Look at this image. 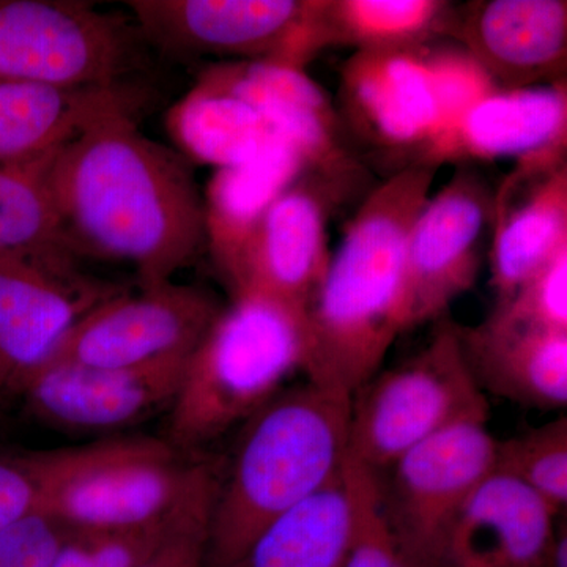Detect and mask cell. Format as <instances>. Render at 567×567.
Instances as JSON below:
<instances>
[{"instance_id": "1", "label": "cell", "mask_w": 567, "mask_h": 567, "mask_svg": "<svg viewBox=\"0 0 567 567\" xmlns=\"http://www.w3.org/2000/svg\"><path fill=\"white\" fill-rule=\"evenodd\" d=\"M47 181L74 257L173 281L207 249L204 197L181 153L151 140L134 112L104 115L52 156Z\"/></svg>"}, {"instance_id": "2", "label": "cell", "mask_w": 567, "mask_h": 567, "mask_svg": "<svg viewBox=\"0 0 567 567\" xmlns=\"http://www.w3.org/2000/svg\"><path fill=\"white\" fill-rule=\"evenodd\" d=\"M436 171L399 167L364 194L306 309L309 382L352 394L406 330L404 254Z\"/></svg>"}, {"instance_id": "3", "label": "cell", "mask_w": 567, "mask_h": 567, "mask_svg": "<svg viewBox=\"0 0 567 567\" xmlns=\"http://www.w3.org/2000/svg\"><path fill=\"white\" fill-rule=\"evenodd\" d=\"M352 394L306 380L284 388L244 425L224 464L205 567H230L254 537L342 472Z\"/></svg>"}, {"instance_id": "4", "label": "cell", "mask_w": 567, "mask_h": 567, "mask_svg": "<svg viewBox=\"0 0 567 567\" xmlns=\"http://www.w3.org/2000/svg\"><path fill=\"white\" fill-rule=\"evenodd\" d=\"M303 312L256 297H230L189 354L169 409L167 440L193 453L245 424L295 372H305Z\"/></svg>"}, {"instance_id": "5", "label": "cell", "mask_w": 567, "mask_h": 567, "mask_svg": "<svg viewBox=\"0 0 567 567\" xmlns=\"http://www.w3.org/2000/svg\"><path fill=\"white\" fill-rule=\"evenodd\" d=\"M39 513L74 532H126L173 516L203 461L185 462L166 440L122 439L28 451Z\"/></svg>"}, {"instance_id": "6", "label": "cell", "mask_w": 567, "mask_h": 567, "mask_svg": "<svg viewBox=\"0 0 567 567\" xmlns=\"http://www.w3.org/2000/svg\"><path fill=\"white\" fill-rule=\"evenodd\" d=\"M439 322L423 349L354 391L347 457L357 464L382 473L447 427L488 421L486 394L466 364L458 323Z\"/></svg>"}, {"instance_id": "7", "label": "cell", "mask_w": 567, "mask_h": 567, "mask_svg": "<svg viewBox=\"0 0 567 567\" xmlns=\"http://www.w3.org/2000/svg\"><path fill=\"white\" fill-rule=\"evenodd\" d=\"M368 181V169L354 155L306 167L265 208L218 271L230 297L256 295L306 315L330 264L331 219L369 192Z\"/></svg>"}, {"instance_id": "8", "label": "cell", "mask_w": 567, "mask_h": 567, "mask_svg": "<svg viewBox=\"0 0 567 567\" xmlns=\"http://www.w3.org/2000/svg\"><path fill=\"white\" fill-rule=\"evenodd\" d=\"M136 28L78 0H0V82L128 81Z\"/></svg>"}, {"instance_id": "9", "label": "cell", "mask_w": 567, "mask_h": 567, "mask_svg": "<svg viewBox=\"0 0 567 567\" xmlns=\"http://www.w3.org/2000/svg\"><path fill=\"white\" fill-rule=\"evenodd\" d=\"M141 39L178 58L218 55L306 70L317 0H132Z\"/></svg>"}, {"instance_id": "10", "label": "cell", "mask_w": 567, "mask_h": 567, "mask_svg": "<svg viewBox=\"0 0 567 567\" xmlns=\"http://www.w3.org/2000/svg\"><path fill=\"white\" fill-rule=\"evenodd\" d=\"M494 197L476 166H457L417 212L404 254L406 330L445 319L476 286L491 245Z\"/></svg>"}, {"instance_id": "11", "label": "cell", "mask_w": 567, "mask_h": 567, "mask_svg": "<svg viewBox=\"0 0 567 567\" xmlns=\"http://www.w3.org/2000/svg\"><path fill=\"white\" fill-rule=\"evenodd\" d=\"M487 421H465L406 451L377 473L391 525L421 567H435L462 507L495 472Z\"/></svg>"}, {"instance_id": "12", "label": "cell", "mask_w": 567, "mask_h": 567, "mask_svg": "<svg viewBox=\"0 0 567 567\" xmlns=\"http://www.w3.org/2000/svg\"><path fill=\"white\" fill-rule=\"evenodd\" d=\"M223 306L208 290L174 279L136 293L123 289L74 324L51 363L126 368L189 357Z\"/></svg>"}, {"instance_id": "13", "label": "cell", "mask_w": 567, "mask_h": 567, "mask_svg": "<svg viewBox=\"0 0 567 567\" xmlns=\"http://www.w3.org/2000/svg\"><path fill=\"white\" fill-rule=\"evenodd\" d=\"M121 290L76 264L0 257V393L22 395L74 324Z\"/></svg>"}, {"instance_id": "14", "label": "cell", "mask_w": 567, "mask_h": 567, "mask_svg": "<svg viewBox=\"0 0 567 567\" xmlns=\"http://www.w3.org/2000/svg\"><path fill=\"white\" fill-rule=\"evenodd\" d=\"M189 357L106 368L52 361L21 398L37 420L74 432L118 431L169 412Z\"/></svg>"}, {"instance_id": "15", "label": "cell", "mask_w": 567, "mask_h": 567, "mask_svg": "<svg viewBox=\"0 0 567 567\" xmlns=\"http://www.w3.org/2000/svg\"><path fill=\"white\" fill-rule=\"evenodd\" d=\"M342 128L406 164L445 125L423 48L410 52H353L339 71Z\"/></svg>"}, {"instance_id": "16", "label": "cell", "mask_w": 567, "mask_h": 567, "mask_svg": "<svg viewBox=\"0 0 567 567\" xmlns=\"http://www.w3.org/2000/svg\"><path fill=\"white\" fill-rule=\"evenodd\" d=\"M567 153V82L495 89L462 112L410 164L439 171Z\"/></svg>"}, {"instance_id": "17", "label": "cell", "mask_w": 567, "mask_h": 567, "mask_svg": "<svg viewBox=\"0 0 567 567\" xmlns=\"http://www.w3.org/2000/svg\"><path fill=\"white\" fill-rule=\"evenodd\" d=\"M450 40L496 89L566 81V0H475L456 6Z\"/></svg>"}, {"instance_id": "18", "label": "cell", "mask_w": 567, "mask_h": 567, "mask_svg": "<svg viewBox=\"0 0 567 567\" xmlns=\"http://www.w3.org/2000/svg\"><path fill=\"white\" fill-rule=\"evenodd\" d=\"M567 246V153L514 164L495 188L488 265L496 303Z\"/></svg>"}, {"instance_id": "19", "label": "cell", "mask_w": 567, "mask_h": 567, "mask_svg": "<svg viewBox=\"0 0 567 567\" xmlns=\"http://www.w3.org/2000/svg\"><path fill=\"white\" fill-rule=\"evenodd\" d=\"M144 92L130 81L65 85L0 82V166L50 162L85 128L114 112H140Z\"/></svg>"}, {"instance_id": "20", "label": "cell", "mask_w": 567, "mask_h": 567, "mask_svg": "<svg viewBox=\"0 0 567 567\" xmlns=\"http://www.w3.org/2000/svg\"><path fill=\"white\" fill-rule=\"evenodd\" d=\"M559 513L502 472L476 488L435 567H546Z\"/></svg>"}, {"instance_id": "21", "label": "cell", "mask_w": 567, "mask_h": 567, "mask_svg": "<svg viewBox=\"0 0 567 567\" xmlns=\"http://www.w3.org/2000/svg\"><path fill=\"white\" fill-rule=\"evenodd\" d=\"M244 100L259 112L276 136L292 144L309 166L352 156L338 110L303 69L271 62L226 61L197 78Z\"/></svg>"}, {"instance_id": "22", "label": "cell", "mask_w": 567, "mask_h": 567, "mask_svg": "<svg viewBox=\"0 0 567 567\" xmlns=\"http://www.w3.org/2000/svg\"><path fill=\"white\" fill-rule=\"evenodd\" d=\"M466 364L481 390L539 410L567 404V333L511 327L487 317L457 324Z\"/></svg>"}, {"instance_id": "23", "label": "cell", "mask_w": 567, "mask_h": 567, "mask_svg": "<svg viewBox=\"0 0 567 567\" xmlns=\"http://www.w3.org/2000/svg\"><path fill=\"white\" fill-rule=\"evenodd\" d=\"M456 6L446 0H317V50L417 51L450 40Z\"/></svg>"}, {"instance_id": "24", "label": "cell", "mask_w": 567, "mask_h": 567, "mask_svg": "<svg viewBox=\"0 0 567 567\" xmlns=\"http://www.w3.org/2000/svg\"><path fill=\"white\" fill-rule=\"evenodd\" d=\"M308 166L292 144L275 140L248 162L216 169L204 196L207 251L216 270L233 259L265 208Z\"/></svg>"}, {"instance_id": "25", "label": "cell", "mask_w": 567, "mask_h": 567, "mask_svg": "<svg viewBox=\"0 0 567 567\" xmlns=\"http://www.w3.org/2000/svg\"><path fill=\"white\" fill-rule=\"evenodd\" d=\"M350 527L349 491L341 472L264 528L230 567H344Z\"/></svg>"}, {"instance_id": "26", "label": "cell", "mask_w": 567, "mask_h": 567, "mask_svg": "<svg viewBox=\"0 0 567 567\" xmlns=\"http://www.w3.org/2000/svg\"><path fill=\"white\" fill-rule=\"evenodd\" d=\"M166 126L183 158L216 169L248 162L281 140L244 100L203 82L173 106Z\"/></svg>"}, {"instance_id": "27", "label": "cell", "mask_w": 567, "mask_h": 567, "mask_svg": "<svg viewBox=\"0 0 567 567\" xmlns=\"http://www.w3.org/2000/svg\"><path fill=\"white\" fill-rule=\"evenodd\" d=\"M48 163L22 169L0 166V257L76 264L52 203Z\"/></svg>"}, {"instance_id": "28", "label": "cell", "mask_w": 567, "mask_h": 567, "mask_svg": "<svg viewBox=\"0 0 567 567\" xmlns=\"http://www.w3.org/2000/svg\"><path fill=\"white\" fill-rule=\"evenodd\" d=\"M342 472L352 514L344 567H421L391 525L377 473L349 457Z\"/></svg>"}, {"instance_id": "29", "label": "cell", "mask_w": 567, "mask_h": 567, "mask_svg": "<svg viewBox=\"0 0 567 567\" xmlns=\"http://www.w3.org/2000/svg\"><path fill=\"white\" fill-rule=\"evenodd\" d=\"M496 472L514 477L561 513L567 503V417L496 440Z\"/></svg>"}, {"instance_id": "30", "label": "cell", "mask_w": 567, "mask_h": 567, "mask_svg": "<svg viewBox=\"0 0 567 567\" xmlns=\"http://www.w3.org/2000/svg\"><path fill=\"white\" fill-rule=\"evenodd\" d=\"M223 472V462L204 458L158 546L136 567H205L212 511Z\"/></svg>"}, {"instance_id": "31", "label": "cell", "mask_w": 567, "mask_h": 567, "mask_svg": "<svg viewBox=\"0 0 567 567\" xmlns=\"http://www.w3.org/2000/svg\"><path fill=\"white\" fill-rule=\"evenodd\" d=\"M488 317L511 327L567 333V246Z\"/></svg>"}, {"instance_id": "32", "label": "cell", "mask_w": 567, "mask_h": 567, "mask_svg": "<svg viewBox=\"0 0 567 567\" xmlns=\"http://www.w3.org/2000/svg\"><path fill=\"white\" fill-rule=\"evenodd\" d=\"M173 516L152 527L126 532L70 529L48 567H136L158 546Z\"/></svg>"}, {"instance_id": "33", "label": "cell", "mask_w": 567, "mask_h": 567, "mask_svg": "<svg viewBox=\"0 0 567 567\" xmlns=\"http://www.w3.org/2000/svg\"><path fill=\"white\" fill-rule=\"evenodd\" d=\"M423 58L434 76L445 118L443 128L496 89L491 78L454 41L446 43L443 40L429 44L423 48Z\"/></svg>"}, {"instance_id": "34", "label": "cell", "mask_w": 567, "mask_h": 567, "mask_svg": "<svg viewBox=\"0 0 567 567\" xmlns=\"http://www.w3.org/2000/svg\"><path fill=\"white\" fill-rule=\"evenodd\" d=\"M70 529L41 513L0 532V567H48Z\"/></svg>"}, {"instance_id": "35", "label": "cell", "mask_w": 567, "mask_h": 567, "mask_svg": "<svg viewBox=\"0 0 567 567\" xmlns=\"http://www.w3.org/2000/svg\"><path fill=\"white\" fill-rule=\"evenodd\" d=\"M39 513V487L28 451L0 453V532Z\"/></svg>"}]
</instances>
